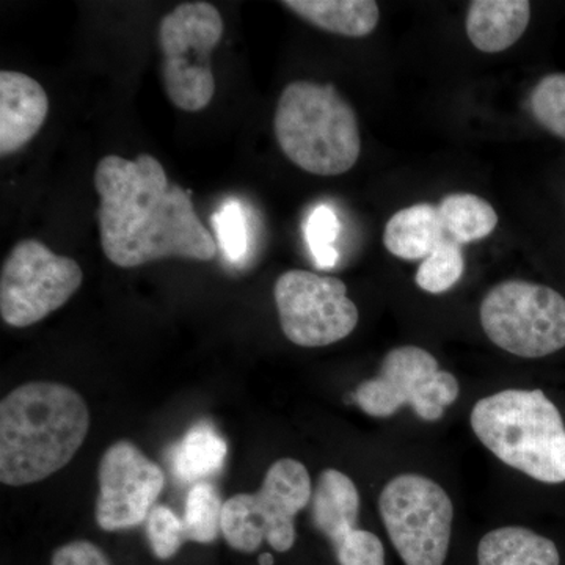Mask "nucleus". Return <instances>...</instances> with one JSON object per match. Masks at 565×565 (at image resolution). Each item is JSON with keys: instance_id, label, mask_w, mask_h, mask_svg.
I'll return each mask as SVG.
<instances>
[{"instance_id": "nucleus-18", "label": "nucleus", "mask_w": 565, "mask_h": 565, "mask_svg": "<svg viewBox=\"0 0 565 565\" xmlns=\"http://www.w3.org/2000/svg\"><path fill=\"white\" fill-rule=\"evenodd\" d=\"M478 565H561L555 542L522 526L490 531L478 545Z\"/></svg>"}, {"instance_id": "nucleus-21", "label": "nucleus", "mask_w": 565, "mask_h": 565, "mask_svg": "<svg viewBox=\"0 0 565 565\" xmlns=\"http://www.w3.org/2000/svg\"><path fill=\"white\" fill-rule=\"evenodd\" d=\"M223 501L214 486L199 482L192 487L185 500V541L211 544L222 533Z\"/></svg>"}, {"instance_id": "nucleus-9", "label": "nucleus", "mask_w": 565, "mask_h": 565, "mask_svg": "<svg viewBox=\"0 0 565 565\" xmlns=\"http://www.w3.org/2000/svg\"><path fill=\"white\" fill-rule=\"evenodd\" d=\"M84 281L79 264L36 239L20 241L2 264L0 316L14 329L43 321L68 302Z\"/></svg>"}, {"instance_id": "nucleus-7", "label": "nucleus", "mask_w": 565, "mask_h": 565, "mask_svg": "<svg viewBox=\"0 0 565 565\" xmlns=\"http://www.w3.org/2000/svg\"><path fill=\"white\" fill-rule=\"evenodd\" d=\"M481 323L503 351L542 359L565 348V297L537 282L503 281L482 299Z\"/></svg>"}, {"instance_id": "nucleus-10", "label": "nucleus", "mask_w": 565, "mask_h": 565, "mask_svg": "<svg viewBox=\"0 0 565 565\" xmlns=\"http://www.w3.org/2000/svg\"><path fill=\"white\" fill-rule=\"evenodd\" d=\"M459 393V381L438 370L433 353L418 345H403L386 353L379 374L356 386L353 401L374 418H388L412 405L419 418L435 423L444 418Z\"/></svg>"}, {"instance_id": "nucleus-8", "label": "nucleus", "mask_w": 565, "mask_h": 565, "mask_svg": "<svg viewBox=\"0 0 565 565\" xmlns=\"http://www.w3.org/2000/svg\"><path fill=\"white\" fill-rule=\"evenodd\" d=\"M379 512L405 565H444L455 505L444 487L426 476H396L382 490Z\"/></svg>"}, {"instance_id": "nucleus-4", "label": "nucleus", "mask_w": 565, "mask_h": 565, "mask_svg": "<svg viewBox=\"0 0 565 565\" xmlns=\"http://www.w3.org/2000/svg\"><path fill=\"white\" fill-rule=\"evenodd\" d=\"M274 131L286 158L318 177L348 173L362 152L359 120L332 84L286 85L274 115Z\"/></svg>"}, {"instance_id": "nucleus-14", "label": "nucleus", "mask_w": 565, "mask_h": 565, "mask_svg": "<svg viewBox=\"0 0 565 565\" xmlns=\"http://www.w3.org/2000/svg\"><path fill=\"white\" fill-rule=\"evenodd\" d=\"M531 20L527 0H475L467 14V35L486 54H498L522 39Z\"/></svg>"}, {"instance_id": "nucleus-24", "label": "nucleus", "mask_w": 565, "mask_h": 565, "mask_svg": "<svg viewBox=\"0 0 565 565\" xmlns=\"http://www.w3.org/2000/svg\"><path fill=\"white\" fill-rule=\"evenodd\" d=\"M341 225L337 214L330 206L319 204L305 223V237L313 255L316 266L321 269H333L340 259V253L333 247L340 236Z\"/></svg>"}, {"instance_id": "nucleus-15", "label": "nucleus", "mask_w": 565, "mask_h": 565, "mask_svg": "<svg viewBox=\"0 0 565 565\" xmlns=\"http://www.w3.org/2000/svg\"><path fill=\"white\" fill-rule=\"evenodd\" d=\"M311 519L330 544L355 530L360 515V493L348 475L327 468L319 475L310 501Z\"/></svg>"}, {"instance_id": "nucleus-5", "label": "nucleus", "mask_w": 565, "mask_h": 565, "mask_svg": "<svg viewBox=\"0 0 565 565\" xmlns=\"http://www.w3.org/2000/svg\"><path fill=\"white\" fill-rule=\"evenodd\" d=\"M313 497L310 473L296 459L270 465L263 486L255 493L234 494L223 504L222 534L233 550L258 552L267 542L275 552L286 553L296 544V516Z\"/></svg>"}, {"instance_id": "nucleus-3", "label": "nucleus", "mask_w": 565, "mask_h": 565, "mask_svg": "<svg viewBox=\"0 0 565 565\" xmlns=\"http://www.w3.org/2000/svg\"><path fill=\"white\" fill-rule=\"evenodd\" d=\"M471 429L501 462L544 484L565 482L563 416L542 390H504L482 397Z\"/></svg>"}, {"instance_id": "nucleus-27", "label": "nucleus", "mask_w": 565, "mask_h": 565, "mask_svg": "<svg viewBox=\"0 0 565 565\" xmlns=\"http://www.w3.org/2000/svg\"><path fill=\"white\" fill-rule=\"evenodd\" d=\"M333 550L340 565H385L384 544L370 531H349Z\"/></svg>"}, {"instance_id": "nucleus-25", "label": "nucleus", "mask_w": 565, "mask_h": 565, "mask_svg": "<svg viewBox=\"0 0 565 565\" xmlns=\"http://www.w3.org/2000/svg\"><path fill=\"white\" fill-rule=\"evenodd\" d=\"M147 534L152 553L161 561L172 559L185 542L182 520L167 505L152 508L147 519Z\"/></svg>"}, {"instance_id": "nucleus-13", "label": "nucleus", "mask_w": 565, "mask_h": 565, "mask_svg": "<svg viewBox=\"0 0 565 565\" xmlns=\"http://www.w3.org/2000/svg\"><path fill=\"white\" fill-rule=\"evenodd\" d=\"M50 98L39 81L20 71H0V154L24 148L43 128Z\"/></svg>"}, {"instance_id": "nucleus-2", "label": "nucleus", "mask_w": 565, "mask_h": 565, "mask_svg": "<svg viewBox=\"0 0 565 565\" xmlns=\"http://www.w3.org/2000/svg\"><path fill=\"white\" fill-rule=\"evenodd\" d=\"M90 430V411L76 390L31 382L0 403V481L36 484L73 460Z\"/></svg>"}, {"instance_id": "nucleus-23", "label": "nucleus", "mask_w": 565, "mask_h": 565, "mask_svg": "<svg viewBox=\"0 0 565 565\" xmlns=\"http://www.w3.org/2000/svg\"><path fill=\"white\" fill-rule=\"evenodd\" d=\"M531 110L542 128L565 140V73L548 74L535 85Z\"/></svg>"}, {"instance_id": "nucleus-29", "label": "nucleus", "mask_w": 565, "mask_h": 565, "mask_svg": "<svg viewBox=\"0 0 565 565\" xmlns=\"http://www.w3.org/2000/svg\"><path fill=\"white\" fill-rule=\"evenodd\" d=\"M259 565H274L273 555H270V553H263V555L259 556Z\"/></svg>"}, {"instance_id": "nucleus-16", "label": "nucleus", "mask_w": 565, "mask_h": 565, "mask_svg": "<svg viewBox=\"0 0 565 565\" xmlns=\"http://www.w3.org/2000/svg\"><path fill=\"white\" fill-rule=\"evenodd\" d=\"M446 237L438 206L419 203L397 211L390 218L385 225L384 245L396 258L423 262Z\"/></svg>"}, {"instance_id": "nucleus-6", "label": "nucleus", "mask_w": 565, "mask_h": 565, "mask_svg": "<svg viewBox=\"0 0 565 565\" xmlns=\"http://www.w3.org/2000/svg\"><path fill=\"white\" fill-rule=\"evenodd\" d=\"M223 35L221 11L210 2H184L158 25L161 77L170 102L184 111H200L215 95L211 55Z\"/></svg>"}, {"instance_id": "nucleus-28", "label": "nucleus", "mask_w": 565, "mask_h": 565, "mask_svg": "<svg viewBox=\"0 0 565 565\" xmlns=\"http://www.w3.org/2000/svg\"><path fill=\"white\" fill-rule=\"evenodd\" d=\"M52 565H111L109 557L90 541H73L58 546Z\"/></svg>"}, {"instance_id": "nucleus-20", "label": "nucleus", "mask_w": 565, "mask_h": 565, "mask_svg": "<svg viewBox=\"0 0 565 565\" xmlns=\"http://www.w3.org/2000/svg\"><path fill=\"white\" fill-rule=\"evenodd\" d=\"M438 212L446 236L460 245L484 239L498 225V214L492 204L473 193H451L445 196Z\"/></svg>"}, {"instance_id": "nucleus-17", "label": "nucleus", "mask_w": 565, "mask_h": 565, "mask_svg": "<svg viewBox=\"0 0 565 565\" xmlns=\"http://www.w3.org/2000/svg\"><path fill=\"white\" fill-rule=\"evenodd\" d=\"M281 6L322 31L349 39L370 35L381 20L374 0H285Z\"/></svg>"}, {"instance_id": "nucleus-26", "label": "nucleus", "mask_w": 565, "mask_h": 565, "mask_svg": "<svg viewBox=\"0 0 565 565\" xmlns=\"http://www.w3.org/2000/svg\"><path fill=\"white\" fill-rule=\"evenodd\" d=\"M218 244L230 262H241L247 253V223L241 204L230 200L212 217Z\"/></svg>"}, {"instance_id": "nucleus-1", "label": "nucleus", "mask_w": 565, "mask_h": 565, "mask_svg": "<svg viewBox=\"0 0 565 565\" xmlns=\"http://www.w3.org/2000/svg\"><path fill=\"white\" fill-rule=\"evenodd\" d=\"M93 181L103 252L115 266L132 269L170 256L206 263L217 256L192 192L170 181L154 156H104Z\"/></svg>"}, {"instance_id": "nucleus-19", "label": "nucleus", "mask_w": 565, "mask_h": 565, "mask_svg": "<svg viewBox=\"0 0 565 565\" xmlns=\"http://www.w3.org/2000/svg\"><path fill=\"white\" fill-rule=\"evenodd\" d=\"M228 446L211 424L193 426L172 449V468L178 479L196 482L217 475L225 463Z\"/></svg>"}, {"instance_id": "nucleus-22", "label": "nucleus", "mask_w": 565, "mask_h": 565, "mask_svg": "<svg viewBox=\"0 0 565 565\" xmlns=\"http://www.w3.org/2000/svg\"><path fill=\"white\" fill-rule=\"evenodd\" d=\"M465 259L462 245L455 241H441L437 248L419 264L416 285L429 294H444L455 288L462 278Z\"/></svg>"}, {"instance_id": "nucleus-12", "label": "nucleus", "mask_w": 565, "mask_h": 565, "mask_svg": "<svg viewBox=\"0 0 565 565\" xmlns=\"http://www.w3.org/2000/svg\"><path fill=\"white\" fill-rule=\"evenodd\" d=\"M98 482L96 522L111 533L147 523L166 486V473L139 446L120 440L104 452Z\"/></svg>"}, {"instance_id": "nucleus-11", "label": "nucleus", "mask_w": 565, "mask_h": 565, "mask_svg": "<svg viewBox=\"0 0 565 565\" xmlns=\"http://www.w3.org/2000/svg\"><path fill=\"white\" fill-rule=\"evenodd\" d=\"M274 299L282 333L300 348L338 343L359 323V308L337 277L288 270L275 281Z\"/></svg>"}]
</instances>
